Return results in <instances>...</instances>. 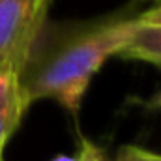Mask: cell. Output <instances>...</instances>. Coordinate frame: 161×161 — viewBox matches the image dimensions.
Instances as JSON below:
<instances>
[{"label":"cell","mask_w":161,"mask_h":161,"mask_svg":"<svg viewBox=\"0 0 161 161\" xmlns=\"http://www.w3.org/2000/svg\"><path fill=\"white\" fill-rule=\"evenodd\" d=\"M109 161H135V159H133V156H131V152H129V146H124V148L118 150V154Z\"/></svg>","instance_id":"obj_8"},{"label":"cell","mask_w":161,"mask_h":161,"mask_svg":"<svg viewBox=\"0 0 161 161\" xmlns=\"http://www.w3.org/2000/svg\"><path fill=\"white\" fill-rule=\"evenodd\" d=\"M129 152L135 161H161V154L150 152L146 148H139V146H129Z\"/></svg>","instance_id":"obj_7"},{"label":"cell","mask_w":161,"mask_h":161,"mask_svg":"<svg viewBox=\"0 0 161 161\" xmlns=\"http://www.w3.org/2000/svg\"><path fill=\"white\" fill-rule=\"evenodd\" d=\"M152 107H158V109H161V92L158 94V96H154V99H152Z\"/></svg>","instance_id":"obj_9"},{"label":"cell","mask_w":161,"mask_h":161,"mask_svg":"<svg viewBox=\"0 0 161 161\" xmlns=\"http://www.w3.org/2000/svg\"><path fill=\"white\" fill-rule=\"evenodd\" d=\"M137 25V15H109L68 25L45 23L19 71L26 101L32 105L54 99L77 118L90 80L111 56H118Z\"/></svg>","instance_id":"obj_1"},{"label":"cell","mask_w":161,"mask_h":161,"mask_svg":"<svg viewBox=\"0 0 161 161\" xmlns=\"http://www.w3.org/2000/svg\"><path fill=\"white\" fill-rule=\"evenodd\" d=\"M120 58L141 60L161 68V25H137L133 36L124 45Z\"/></svg>","instance_id":"obj_4"},{"label":"cell","mask_w":161,"mask_h":161,"mask_svg":"<svg viewBox=\"0 0 161 161\" xmlns=\"http://www.w3.org/2000/svg\"><path fill=\"white\" fill-rule=\"evenodd\" d=\"M51 0H0V69L21 71L41 28Z\"/></svg>","instance_id":"obj_2"},{"label":"cell","mask_w":161,"mask_h":161,"mask_svg":"<svg viewBox=\"0 0 161 161\" xmlns=\"http://www.w3.org/2000/svg\"><path fill=\"white\" fill-rule=\"evenodd\" d=\"M137 21L141 25H161V0H158L156 6L137 13Z\"/></svg>","instance_id":"obj_6"},{"label":"cell","mask_w":161,"mask_h":161,"mask_svg":"<svg viewBox=\"0 0 161 161\" xmlns=\"http://www.w3.org/2000/svg\"><path fill=\"white\" fill-rule=\"evenodd\" d=\"M51 161H109V158L96 142L88 141L86 137H80L79 150L75 156H56Z\"/></svg>","instance_id":"obj_5"},{"label":"cell","mask_w":161,"mask_h":161,"mask_svg":"<svg viewBox=\"0 0 161 161\" xmlns=\"http://www.w3.org/2000/svg\"><path fill=\"white\" fill-rule=\"evenodd\" d=\"M0 161H4V156H2V152H0Z\"/></svg>","instance_id":"obj_10"},{"label":"cell","mask_w":161,"mask_h":161,"mask_svg":"<svg viewBox=\"0 0 161 161\" xmlns=\"http://www.w3.org/2000/svg\"><path fill=\"white\" fill-rule=\"evenodd\" d=\"M141 2H142V0H141Z\"/></svg>","instance_id":"obj_11"},{"label":"cell","mask_w":161,"mask_h":161,"mask_svg":"<svg viewBox=\"0 0 161 161\" xmlns=\"http://www.w3.org/2000/svg\"><path fill=\"white\" fill-rule=\"evenodd\" d=\"M30 103L25 97L19 73L0 69V152L11 139Z\"/></svg>","instance_id":"obj_3"}]
</instances>
